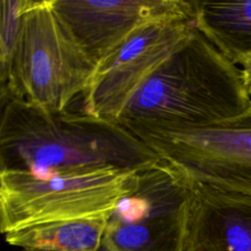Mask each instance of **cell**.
<instances>
[{"mask_svg":"<svg viewBox=\"0 0 251 251\" xmlns=\"http://www.w3.org/2000/svg\"><path fill=\"white\" fill-rule=\"evenodd\" d=\"M1 171L48 177L142 171L160 161L125 126L82 111L50 112L15 98L1 99Z\"/></svg>","mask_w":251,"mask_h":251,"instance_id":"obj_1","label":"cell"},{"mask_svg":"<svg viewBox=\"0 0 251 251\" xmlns=\"http://www.w3.org/2000/svg\"><path fill=\"white\" fill-rule=\"evenodd\" d=\"M251 108L241 70L197 28L138 88L118 124L125 127L191 129Z\"/></svg>","mask_w":251,"mask_h":251,"instance_id":"obj_2","label":"cell"},{"mask_svg":"<svg viewBox=\"0 0 251 251\" xmlns=\"http://www.w3.org/2000/svg\"><path fill=\"white\" fill-rule=\"evenodd\" d=\"M97 63L56 11L53 0H24L19 37L1 99L15 98L50 112L66 111L83 95Z\"/></svg>","mask_w":251,"mask_h":251,"instance_id":"obj_3","label":"cell"},{"mask_svg":"<svg viewBox=\"0 0 251 251\" xmlns=\"http://www.w3.org/2000/svg\"><path fill=\"white\" fill-rule=\"evenodd\" d=\"M139 171L37 176L0 171V229L5 235L36 225L108 217L129 193Z\"/></svg>","mask_w":251,"mask_h":251,"instance_id":"obj_4","label":"cell"},{"mask_svg":"<svg viewBox=\"0 0 251 251\" xmlns=\"http://www.w3.org/2000/svg\"><path fill=\"white\" fill-rule=\"evenodd\" d=\"M188 184L251 194V108L191 129L126 127Z\"/></svg>","mask_w":251,"mask_h":251,"instance_id":"obj_5","label":"cell"},{"mask_svg":"<svg viewBox=\"0 0 251 251\" xmlns=\"http://www.w3.org/2000/svg\"><path fill=\"white\" fill-rule=\"evenodd\" d=\"M190 185L161 160L108 217L101 251H185Z\"/></svg>","mask_w":251,"mask_h":251,"instance_id":"obj_6","label":"cell"},{"mask_svg":"<svg viewBox=\"0 0 251 251\" xmlns=\"http://www.w3.org/2000/svg\"><path fill=\"white\" fill-rule=\"evenodd\" d=\"M194 18L151 22L99 61L82 95V112L118 124L138 88L189 37L195 27Z\"/></svg>","mask_w":251,"mask_h":251,"instance_id":"obj_7","label":"cell"},{"mask_svg":"<svg viewBox=\"0 0 251 251\" xmlns=\"http://www.w3.org/2000/svg\"><path fill=\"white\" fill-rule=\"evenodd\" d=\"M53 4L97 64L151 22L195 16L194 1L183 0H53Z\"/></svg>","mask_w":251,"mask_h":251,"instance_id":"obj_8","label":"cell"},{"mask_svg":"<svg viewBox=\"0 0 251 251\" xmlns=\"http://www.w3.org/2000/svg\"><path fill=\"white\" fill-rule=\"evenodd\" d=\"M189 185L185 251H251V194Z\"/></svg>","mask_w":251,"mask_h":251,"instance_id":"obj_9","label":"cell"},{"mask_svg":"<svg viewBox=\"0 0 251 251\" xmlns=\"http://www.w3.org/2000/svg\"><path fill=\"white\" fill-rule=\"evenodd\" d=\"M196 28L232 64L251 53V0L194 1Z\"/></svg>","mask_w":251,"mask_h":251,"instance_id":"obj_10","label":"cell"},{"mask_svg":"<svg viewBox=\"0 0 251 251\" xmlns=\"http://www.w3.org/2000/svg\"><path fill=\"white\" fill-rule=\"evenodd\" d=\"M108 217L27 226L5 234V241L23 250L101 251Z\"/></svg>","mask_w":251,"mask_h":251,"instance_id":"obj_11","label":"cell"},{"mask_svg":"<svg viewBox=\"0 0 251 251\" xmlns=\"http://www.w3.org/2000/svg\"><path fill=\"white\" fill-rule=\"evenodd\" d=\"M24 0H1L0 21V78L5 83L10 75L19 37Z\"/></svg>","mask_w":251,"mask_h":251,"instance_id":"obj_12","label":"cell"},{"mask_svg":"<svg viewBox=\"0 0 251 251\" xmlns=\"http://www.w3.org/2000/svg\"><path fill=\"white\" fill-rule=\"evenodd\" d=\"M241 65V75L245 89L249 96H251V53L245 56L240 62Z\"/></svg>","mask_w":251,"mask_h":251,"instance_id":"obj_13","label":"cell"},{"mask_svg":"<svg viewBox=\"0 0 251 251\" xmlns=\"http://www.w3.org/2000/svg\"><path fill=\"white\" fill-rule=\"evenodd\" d=\"M23 251H34V250H23Z\"/></svg>","mask_w":251,"mask_h":251,"instance_id":"obj_14","label":"cell"}]
</instances>
